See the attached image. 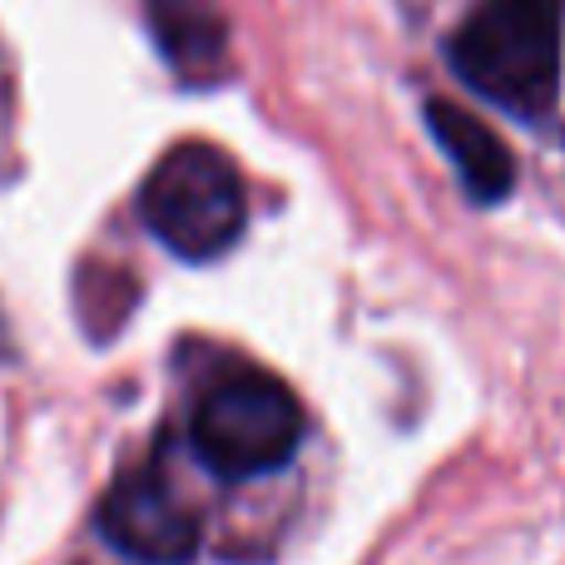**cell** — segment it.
I'll return each instance as SVG.
<instances>
[{
    "label": "cell",
    "mask_w": 565,
    "mask_h": 565,
    "mask_svg": "<svg viewBox=\"0 0 565 565\" xmlns=\"http://www.w3.org/2000/svg\"><path fill=\"white\" fill-rule=\"evenodd\" d=\"M565 0H487L447 40V65L491 109L546 119L561 95Z\"/></svg>",
    "instance_id": "1"
},
{
    "label": "cell",
    "mask_w": 565,
    "mask_h": 565,
    "mask_svg": "<svg viewBox=\"0 0 565 565\" xmlns=\"http://www.w3.org/2000/svg\"><path fill=\"white\" fill-rule=\"evenodd\" d=\"M139 218L174 258L214 264L248 228L244 174L218 145H174L139 184Z\"/></svg>",
    "instance_id": "2"
},
{
    "label": "cell",
    "mask_w": 565,
    "mask_h": 565,
    "mask_svg": "<svg viewBox=\"0 0 565 565\" xmlns=\"http://www.w3.org/2000/svg\"><path fill=\"white\" fill-rule=\"evenodd\" d=\"M194 457L224 481H254L288 467L302 441V407L274 372H228L189 417Z\"/></svg>",
    "instance_id": "3"
},
{
    "label": "cell",
    "mask_w": 565,
    "mask_h": 565,
    "mask_svg": "<svg viewBox=\"0 0 565 565\" xmlns=\"http://www.w3.org/2000/svg\"><path fill=\"white\" fill-rule=\"evenodd\" d=\"M99 531L139 565H184L199 556V511L159 467H129L99 501Z\"/></svg>",
    "instance_id": "4"
},
{
    "label": "cell",
    "mask_w": 565,
    "mask_h": 565,
    "mask_svg": "<svg viewBox=\"0 0 565 565\" xmlns=\"http://www.w3.org/2000/svg\"><path fill=\"white\" fill-rule=\"evenodd\" d=\"M422 115H427L431 139H437V149L447 154V164L457 169L471 204H501V199L516 189V159H511L507 139L481 115L451 105V99H427Z\"/></svg>",
    "instance_id": "5"
},
{
    "label": "cell",
    "mask_w": 565,
    "mask_h": 565,
    "mask_svg": "<svg viewBox=\"0 0 565 565\" xmlns=\"http://www.w3.org/2000/svg\"><path fill=\"white\" fill-rule=\"evenodd\" d=\"M149 35L159 55L179 70L189 85H209L228 65V20L214 0H149Z\"/></svg>",
    "instance_id": "6"
}]
</instances>
